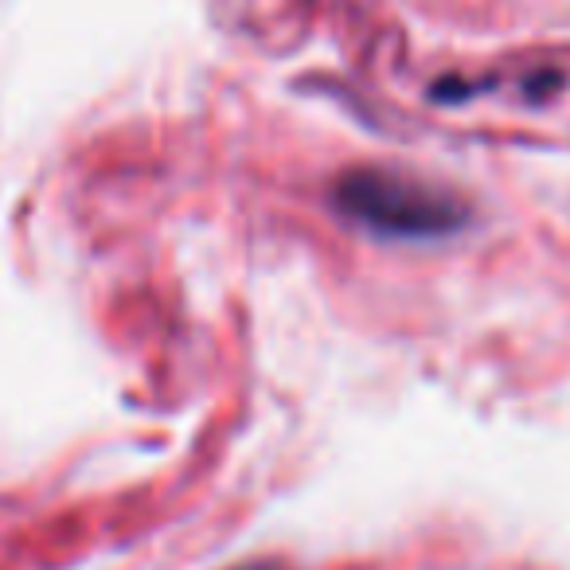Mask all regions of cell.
Segmentation results:
<instances>
[{"instance_id": "1", "label": "cell", "mask_w": 570, "mask_h": 570, "mask_svg": "<svg viewBox=\"0 0 570 570\" xmlns=\"http://www.w3.org/2000/svg\"><path fill=\"white\" fill-rule=\"evenodd\" d=\"M333 204L344 219L387 238H445L469 223V207L450 188L387 168L344 173L333 188Z\"/></svg>"}]
</instances>
